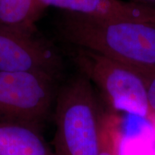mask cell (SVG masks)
<instances>
[{"instance_id":"6","label":"cell","mask_w":155,"mask_h":155,"mask_svg":"<svg viewBox=\"0 0 155 155\" xmlns=\"http://www.w3.org/2000/svg\"><path fill=\"white\" fill-rule=\"evenodd\" d=\"M42 11L49 7L65 12L107 20L155 22V7L126 0H38Z\"/></svg>"},{"instance_id":"11","label":"cell","mask_w":155,"mask_h":155,"mask_svg":"<svg viewBox=\"0 0 155 155\" xmlns=\"http://www.w3.org/2000/svg\"><path fill=\"white\" fill-rule=\"evenodd\" d=\"M138 73L144 81L150 106L155 112V71Z\"/></svg>"},{"instance_id":"1","label":"cell","mask_w":155,"mask_h":155,"mask_svg":"<svg viewBox=\"0 0 155 155\" xmlns=\"http://www.w3.org/2000/svg\"><path fill=\"white\" fill-rule=\"evenodd\" d=\"M63 40L137 73L155 71V22L107 20L63 12L57 24Z\"/></svg>"},{"instance_id":"3","label":"cell","mask_w":155,"mask_h":155,"mask_svg":"<svg viewBox=\"0 0 155 155\" xmlns=\"http://www.w3.org/2000/svg\"><path fill=\"white\" fill-rule=\"evenodd\" d=\"M73 50L72 58L79 72L98 88L113 111L138 117L155 129V112L139 73L91 50L75 47Z\"/></svg>"},{"instance_id":"10","label":"cell","mask_w":155,"mask_h":155,"mask_svg":"<svg viewBox=\"0 0 155 155\" xmlns=\"http://www.w3.org/2000/svg\"><path fill=\"white\" fill-rule=\"evenodd\" d=\"M121 119L115 113L106 111L103 121L98 155H119Z\"/></svg>"},{"instance_id":"7","label":"cell","mask_w":155,"mask_h":155,"mask_svg":"<svg viewBox=\"0 0 155 155\" xmlns=\"http://www.w3.org/2000/svg\"><path fill=\"white\" fill-rule=\"evenodd\" d=\"M0 155H55L41 129L0 122Z\"/></svg>"},{"instance_id":"12","label":"cell","mask_w":155,"mask_h":155,"mask_svg":"<svg viewBox=\"0 0 155 155\" xmlns=\"http://www.w3.org/2000/svg\"><path fill=\"white\" fill-rule=\"evenodd\" d=\"M126 1H129L131 2L139 4V5H141L155 7V0H126Z\"/></svg>"},{"instance_id":"2","label":"cell","mask_w":155,"mask_h":155,"mask_svg":"<svg viewBox=\"0 0 155 155\" xmlns=\"http://www.w3.org/2000/svg\"><path fill=\"white\" fill-rule=\"evenodd\" d=\"M105 113L94 84L81 73L58 88L53 114L55 155H98Z\"/></svg>"},{"instance_id":"5","label":"cell","mask_w":155,"mask_h":155,"mask_svg":"<svg viewBox=\"0 0 155 155\" xmlns=\"http://www.w3.org/2000/svg\"><path fill=\"white\" fill-rule=\"evenodd\" d=\"M63 68L59 52L35 29L0 24V72H39L59 78Z\"/></svg>"},{"instance_id":"4","label":"cell","mask_w":155,"mask_h":155,"mask_svg":"<svg viewBox=\"0 0 155 155\" xmlns=\"http://www.w3.org/2000/svg\"><path fill=\"white\" fill-rule=\"evenodd\" d=\"M58 78L39 72H0V122L42 129L53 114Z\"/></svg>"},{"instance_id":"8","label":"cell","mask_w":155,"mask_h":155,"mask_svg":"<svg viewBox=\"0 0 155 155\" xmlns=\"http://www.w3.org/2000/svg\"><path fill=\"white\" fill-rule=\"evenodd\" d=\"M42 10L38 0H0V24L35 29Z\"/></svg>"},{"instance_id":"9","label":"cell","mask_w":155,"mask_h":155,"mask_svg":"<svg viewBox=\"0 0 155 155\" xmlns=\"http://www.w3.org/2000/svg\"><path fill=\"white\" fill-rule=\"evenodd\" d=\"M119 155H155L154 133L152 128L141 133L124 134L122 131Z\"/></svg>"}]
</instances>
